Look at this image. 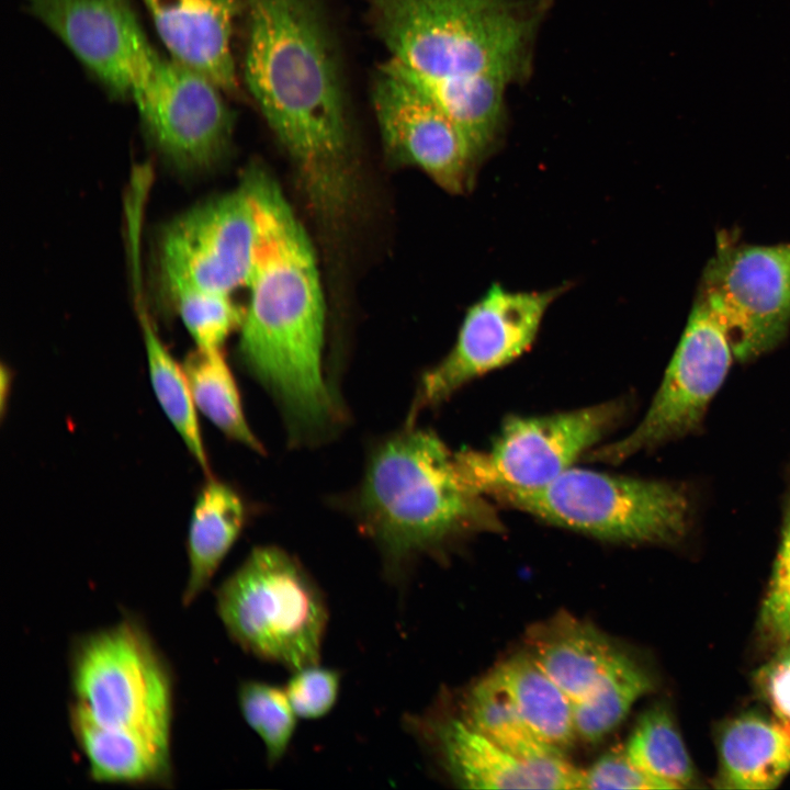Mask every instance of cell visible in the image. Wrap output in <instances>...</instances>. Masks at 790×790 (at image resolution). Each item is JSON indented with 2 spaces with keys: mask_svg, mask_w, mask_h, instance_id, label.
<instances>
[{
  "mask_svg": "<svg viewBox=\"0 0 790 790\" xmlns=\"http://www.w3.org/2000/svg\"><path fill=\"white\" fill-rule=\"evenodd\" d=\"M718 788L767 790L790 774V727L774 715L742 713L718 736Z\"/></svg>",
  "mask_w": 790,
  "mask_h": 790,
  "instance_id": "ac0fdd59",
  "label": "cell"
},
{
  "mask_svg": "<svg viewBox=\"0 0 790 790\" xmlns=\"http://www.w3.org/2000/svg\"><path fill=\"white\" fill-rule=\"evenodd\" d=\"M460 718L520 756L541 758L564 755L530 731L493 672L470 689Z\"/></svg>",
  "mask_w": 790,
  "mask_h": 790,
  "instance_id": "83f0119b",
  "label": "cell"
},
{
  "mask_svg": "<svg viewBox=\"0 0 790 790\" xmlns=\"http://www.w3.org/2000/svg\"><path fill=\"white\" fill-rule=\"evenodd\" d=\"M70 678L71 708L101 726L170 747L171 676L138 622L124 619L76 641Z\"/></svg>",
  "mask_w": 790,
  "mask_h": 790,
  "instance_id": "52a82bcc",
  "label": "cell"
},
{
  "mask_svg": "<svg viewBox=\"0 0 790 790\" xmlns=\"http://www.w3.org/2000/svg\"><path fill=\"white\" fill-rule=\"evenodd\" d=\"M213 81L157 54L132 100L158 149L177 167L212 166L230 143L234 116Z\"/></svg>",
  "mask_w": 790,
  "mask_h": 790,
  "instance_id": "4fadbf2b",
  "label": "cell"
},
{
  "mask_svg": "<svg viewBox=\"0 0 790 790\" xmlns=\"http://www.w3.org/2000/svg\"><path fill=\"white\" fill-rule=\"evenodd\" d=\"M170 300L199 349H221L227 337L241 326L245 311L228 294L188 290Z\"/></svg>",
  "mask_w": 790,
  "mask_h": 790,
  "instance_id": "f546056e",
  "label": "cell"
},
{
  "mask_svg": "<svg viewBox=\"0 0 790 790\" xmlns=\"http://www.w3.org/2000/svg\"><path fill=\"white\" fill-rule=\"evenodd\" d=\"M759 628L774 644L782 645L790 641V492L779 549L761 603Z\"/></svg>",
  "mask_w": 790,
  "mask_h": 790,
  "instance_id": "4dcf8cb0",
  "label": "cell"
},
{
  "mask_svg": "<svg viewBox=\"0 0 790 790\" xmlns=\"http://www.w3.org/2000/svg\"><path fill=\"white\" fill-rule=\"evenodd\" d=\"M138 316L154 393L189 452L207 473V454L185 371L168 351L148 315L139 309Z\"/></svg>",
  "mask_w": 790,
  "mask_h": 790,
  "instance_id": "4316f807",
  "label": "cell"
},
{
  "mask_svg": "<svg viewBox=\"0 0 790 790\" xmlns=\"http://www.w3.org/2000/svg\"><path fill=\"white\" fill-rule=\"evenodd\" d=\"M583 789L654 790L666 789L636 767L624 748L612 749L583 769Z\"/></svg>",
  "mask_w": 790,
  "mask_h": 790,
  "instance_id": "d6a6232c",
  "label": "cell"
},
{
  "mask_svg": "<svg viewBox=\"0 0 790 790\" xmlns=\"http://www.w3.org/2000/svg\"><path fill=\"white\" fill-rule=\"evenodd\" d=\"M490 495L548 522L628 543H674L690 518L689 499L674 484L583 469L571 467L540 487Z\"/></svg>",
  "mask_w": 790,
  "mask_h": 790,
  "instance_id": "8992f818",
  "label": "cell"
},
{
  "mask_svg": "<svg viewBox=\"0 0 790 790\" xmlns=\"http://www.w3.org/2000/svg\"><path fill=\"white\" fill-rule=\"evenodd\" d=\"M245 521L240 496L229 485L210 478L196 497L189 524V576L182 594L183 606H190L207 588Z\"/></svg>",
  "mask_w": 790,
  "mask_h": 790,
  "instance_id": "7402d4cb",
  "label": "cell"
},
{
  "mask_svg": "<svg viewBox=\"0 0 790 790\" xmlns=\"http://www.w3.org/2000/svg\"><path fill=\"white\" fill-rule=\"evenodd\" d=\"M69 721L92 780L122 785L170 780V747L136 733L101 726L71 707Z\"/></svg>",
  "mask_w": 790,
  "mask_h": 790,
  "instance_id": "44dd1931",
  "label": "cell"
},
{
  "mask_svg": "<svg viewBox=\"0 0 790 790\" xmlns=\"http://www.w3.org/2000/svg\"><path fill=\"white\" fill-rule=\"evenodd\" d=\"M372 102L391 160L421 169L449 193L470 191L479 165L461 129L429 97L383 65Z\"/></svg>",
  "mask_w": 790,
  "mask_h": 790,
  "instance_id": "5bb4252c",
  "label": "cell"
},
{
  "mask_svg": "<svg viewBox=\"0 0 790 790\" xmlns=\"http://www.w3.org/2000/svg\"><path fill=\"white\" fill-rule=\"evenodd\" d=\"M431 743L455 783L466 789H583V769L564 755L527 758L460 716L410 720Z\"/></svg>",
  "mask_w": 790,
  "mask_h": 790,
  "instance_id": "2e32d148",
  "label": "cell"
},
{
  "mask_svg": "<svg viewBox=\"0 0 790 790\" xmlns=\"http://www.w3.org/2000/svg\"><path fill=\"white\" fill-rule=\"evenodd\" d=\"M623 404L611 402L541 417H511L488 451L458 452L461 470L479 494L545 485L620 420Z\"/></svg>",
  "mask_w": 790,
  "mask_h": 790,
  "instance_id": "30bf717a",
  "label": "cell"
},
{
  "mask_svg": "<svg viewBox=\"0 0 790 790\" xmlns=\"http://www.w3.org/2000/svg\"><path fill=\"white\" fill-rule=\"evenodd\" d=\"M238 704L244 720L266 748L270 766L286 754L296 727V713L285 688L259 680H246L238 688Z\"/></svg>",
  "mask_w": 790,
  "mask_h": 790,
  "instance_id": "f1b7e54d",
  "label": "cell"
},
{
  "mask_svg": "<svg viewBox=\"0 0 790 790\" xmlns=\"http://www.w3.org/2000/svg\"><path fill=\"white\" fill-rule=\"evenodd\" d=\"M113 97L131 99L157 56L129 0H26Z\"/></svg>",
  "mask_w": 790,
  "mask_h": 790,
  "instance_id": "9a60e30c",
  "label": "cell"
},
{
  "mask_svg": "<svg viewBox=\"0 0 790 790\" xmlns=\"http://www.w3.org/2000/svg\"><path fill=\"white\" fill-rule=\"evenodd\" d=\"M385 66L429 97L461 129L478 165L497 148L505 126L506 82L494 78L438 79L391 59Z\"/></svg>",
  "mask_w": 790,
  "mask_h": 790,
  "instance_id": "ffe728a7",
  "label": "cell"
},
{
  "mask_svg": "<svg viewBox=\"0 0 790 790\" xmlns=\"http://www.w3.org/2000/svg\"><path fill=\"white\" fill-rule=\"evenodd\" d=\"M530 731L564 753L576 740L572 699L538 666L528 653L493 670Z\"/></svg>",
  "mask_w": 790,
  "mask_h": 790,
  "instance_id": "603a6c76",
  "label": "cell"
},
{
  "mask_svg": "<svg viewBox=\"0 0 790 790\" xmlns=\"http://www.w3.org/2000/svg\"><path fill=\"white\" fill-rule=\"evenodd\" d=\"M256 238L238 356L276 399L294 440L321 437L340 417L323 372L325 304L309 238L274 179L252 168Z\"/></svg>",
  "mask_w": 790,
  "mask_h": 790,
  "instance_id": "6da1fadb",
  "label": "cell"
},
{
  "mask_svg": "<svg viewBox=\"0 0 790 790\" xmlns=\"http://www.w3.org/2000/svg\"><path fill=\"white\" fill-rule=\"evenodd\" d=\"M734 357L723 324L697 297L686 328L645 416L623 439L592 451V461L617 463L698 429Z\"/></svg>",
  "mask_w": 790,
  "mask_h": 790,
  "instance_id": "ba28073f",
  "label": "cell"
},
{
  "mask_svg": "<svg viewBox=\"0 0 790 790\" xmlns=\"http://www.w3.org/2000/svg\"><path fill=\"white\" fill-rule=\"evenodd\" d=\"M548 0H369L376 34L394 61L438 79L494 78L530 70Z\"/></svg>",
  "mask_w": 790,
  "mask_h": 790,
  "instance_id": "277c9868",
  "label": "cell"
},
{
  "mask_svg": "<svg viewBox=\"0 0 790 790\" xmlns=\"http://www.w3.org/2000/svg\"><path fill=\"white\" fill-rule=\"evenodd\" d=\"M698 297L725 327L736 359L774 349L790 326V244L736 246L719 237Z\"/></svg>",
  "mask_w": 790,
  "mask_h": 790,
  "instance_id": "9c48e42d",
  "label": "cell"
},
{
  "mask_svg": "<svg viewBox=\"0 0 790 790\" xmlns=\"http://www.w3.org/2000/svg\"><path fill=\"white\" fill-rule=\"evenodd\" d=\"M564 290L561 285L545 291H509L494 283L466 311L451 351L424 374L410 419L420 409L445 400L471 380L527 351L548 308Z\"/></svg>",
  "mask_w": 790,
  "mask_h": 790,
  "instance_id": "7c38bea8",
  "label": "cell"
},
{
  "mask_svg": "<svg viewBox=\"0 0 790 790\" xmlns=\"http://www.w3.org/2000/svg\"><path fill=\"white\" fill-rule=\"evenodd\" d=\"M623 748L636 767L667 790L688 788L697 780L688 749L665 704H654L641 714Z\"/></svg>",
  "mask_w": 790,
  "mask_h": 790,
  "instance_id": "484cf974",
  "label": "cell"
},
{
  "mask_svg": "<svg viewBox=\"0 0 790 790\" xmlns=\"http://www.w3.org/2000/svg\"><path fill=\"white\" fill-rule=\"evenodd\" d=\"M256 222L244 182L172 221L159 246V272L169 298L201 290L230 295L247 286Z\"/></svg>",
  "mask_w": 790,
  "mask_h": 790,
  "instance_id": "8fae6325",
  "label": "cell"
},
{
  "mask_svg": "<svg viewBox=\"0 0 790 790\" xmlns=\"http://www.w3.org/2000/svg\"><path fill=\"white\" fill-rule=\"evenodd\" d=\"M196 409L225 436L262 453L263 448L251 431L234 375L221 349H196L184 363Z\"/></svg>",
  "mask_w": 790,
  "mask_h": 790,
  "instance_id": "d4e9b609",
  "label": "cell"
},
{
  "mask_svg": "<svg viewBox=\"0 0 790 790\" xmlns=\"http://www.w3.org/2000/svg\"><path fill=\"white\" fill-rule=\"evenodd\" d=\"M755 684L772 715L790 727V641L757 670Z\"/></svg>",
  "mask_w": 790,
  "mask_h": 790,
  "instance_id": "836d02e7",
  "label": "cell"
},
{
  "mask_svg": "<svg viewBox=\"0 0 790 790\" xmlns=\"http://www.w3.org/2000/svg\"><path fill=\"white\" fill-rule=\"evenodd\" d=\"M651 688L647 673L620 651L591 690L573 702L576 736L586 743L599 742Z\"/></svg>",
  "mask_w": 790,
  "mask_h": 790,
  "instance_id": "cb8c5ba5",
  "label": "cell"
},
{
  "mask_svg": "<svg viewBox=\"0 0 790 790\" xmlns=\"http://www.w3.org/2000/svg\"><path fill=\"white\" fill-rule=\"evenodd\" d=\"M528 651L538 666L572 699L585 697L619 654L594 624L556 614L528 633Z\"/></svg>",
  "mask_w": 790,
  "mask_h": 790,
  "instance_id": "d6986e66",
  "label": "cell"
},
{
  "mask_svg": "<svg viewBox=\"0 0 790 790\" xmlns=\"http://www.w3.org/2000/svg\"><path fill=\"white\" fill-rule=\"evenodd\" d=\"M482 495L466 482L458 453L410 427L372 450L352 508L388 565L400 569L465 534L499 530Z\"/></svg>",
  "mask_w": 790,
  "mask_h": 790,
  "instance_id": "3957f363",
  "label": "cell"
},
{
  "mask_svg": "<svg viewBox=\"0 0 790 790\" xmlns=\"http://www.w3.org/2000/svg\"><path fill=\"white\" fill-rule=\"evenodd\" d=\"M174 60L236 93L232 38L246 0H140Z\"/></svg>",
  "mask_w": 790,
  "mask_h": 790,
  "instance_id": "e0dca14e",
  "label": "cell"
},
{
  "mask_svg": "<svg viewBox=\"0 0 790 790\" xmlns=\"http://www.w3.org/2000/svg\"><path fill=\"white\" fill-rule=\"evenodd\" d=\"M245 82L314 207L338 216L352 187L338 63L315 0H246Z\"/></svg>",
  "mask_w": 790,
  "mask_h": 790,
  "instance_id": "7a4b0ae2",
  "label": "cell"
},
{
  "mask_svg": "<svg viewBox=\"0 0 790 790\" xmlns=\"http://www.w3.org/2000/svg\"><path fill=\"white\" fill-rule=\"evenodd\" d=\"M228 635L245 652L291 672L318 664L328 623L324 595L276 546L253 549L216 591Z\"/></svg>",
  "mask_w": 790,
  "mask_h": 790,
  "instance_id": "5b68a950",
  "label": "cell"
},
{
  "mask_svg": "<svg viewBox=\"0 0 790 790\" xmlns=\"http://www.w3.org/2000/svg\"><path fill=\"white\" fill-rule=\"evenodd\" d=\"M319 664V663H318ZM318 664L293 670L285 691L297 716L316 720L331 711L339 696L341 676Z\"/></svg>",
  "mask_w": 790,
  "mask_h": 790,
  "instance_id": "1f68e13d",
  "label": "cell"
}]
</instances>
